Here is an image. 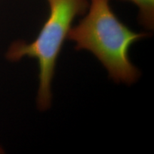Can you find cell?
<instances>
[{"label": "cell", "instance_id": "obj_1", "mask_svg": "<svg viewBox=\"0 0 154 154\" xmlns=\"http://www.w3.org/2000/svg\"><path fill=\"white\" fill-rule=\"evenodd\" d=\"M87 14L71 28L69 40L77 50H87L99 59L116 83L128 85L138 79L140 72L129 58L135 42L150 34L128 28L116 16L109 0H90Z\"/></svg>", "mask_w": 154, "mask_h": 154}, {"label": "cell", "instance_id": "obj_2", "mask_svg": "<svg viewBox=\"0 0 154 154\" xmlns=\"http://www.w3.org/2000/svg\"><path fill=\"white\" fill-rule=\"evenodd\" d=\"M49 6L48 18L35 39L31 42H14L9 47L6 57L17 61L24 57L35 59L38 66L37 106L47 110L51 102V82L57 61L63 43L77 16L84 14L88 7V0H47Z\"/></svg>", "mask_w": 154, "mask_h": 154}, {"label": "cell", "instance_id": "obj_3", "mask_svg": "<svg viewBox=\"0 0 154 154\" xmlns=\"http://www.w3.org/2000/svg\"><path fill=\"white\" fill-rule=\"evenodd\" d=\"M137 6L138 22L146 29L153 30L154 27V0H124Z\"/></svg>", "mask_w": 154, "mask_h": 154}, {"label": "cell", "instance_id": "obj_4", "mask_svg": "<svg viewBox=\"0 0 154 154\" xmlns=\"http://www.w3.org/2000/svg\"><path fill=\"white\" fill-rule=\"evenodd\" d=\"M3 153V149H2V148L0 146V153Z\"/></svg>", "mask_w": 154, "mask_h": 154}]
</instances>
